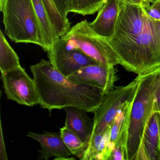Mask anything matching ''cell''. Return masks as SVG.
Returning a JSON list of instances; mask_svg holds the SVG:
<instances>
[{
    "mask_svg": "<svg viewBox=\"0 0 160 160\" xmlns=\"http://www.w3.org/2000/svg\"><path fill=\"white\" fill-rule=\"evenodd\" d=\"M115 32L107 41L119 64L128 72L143 74L160 67V20L142 6L119 4Z\"/></svg>",
    "mask_w": 160,
    "mask_h": 160,
    "instance_id": "obj_1",
    "label": "cell"
},
{
    "mask_svg": "<svg viewBox=\"0 0 160 160\" xmlns=\"http://www.w3.org/2000/svg\"><path fill=\"white\" fill-rule=\"evenodd\" d=\"M40 98L39 105L51 112L74 107L94 113L105 93L98 87L78 84L54 69L50 61L42 59L30 67Z\"/></svg>",
    "mask_w": 160,
    "mask_h": 160,
    "instance_id": "obj_2",
    "label": "cell"
},
{
    "mask_svg": "<svg viewBox=\"0 0 160 160\" xmlns=\"http://www.w3.org/2000/svg\"><path fill=\"white\" fill-rule=\"evenodd\" d=\"M137 89L133 100L126 143V160H135L145 129L155 113V94L160 84V67L136 77Z\"/></svg>",
    "mask_w": 160,
    "mask_h": 160,
    "instance_id": "obj_3",
    "label": "cell"
},
{
    "mask_svg": "<svg viewBox=\"0 0 160 160\" xmlns=\"http://www.w3.org/2000/svg\"><path fill=\"white\" fill-rule=\"evenodd\" d=\"M4 32L15 43H32L47 52L39 20L32 0H2Z\"/></svg>",
    "mask_w": 160,
    "mask_h": 160,
    "instance_id": "obj_4",
    "label": "cell"
},
{
    "mask_svg": "<svg viewBox=\"0 0 160 160\" xmlns=\"http://www.w3.org/2000/svg\"><path fill=\"white\" fill-rule=\"evenodd\" d=\"M60 38L68 47L79 49L98 63L114 66L119 64L107 40L96 34L86 20L73 26Z\"/></svg>",
    "mask_w": 160,
    "mask_h": 160,
    "instance_id": "obj_5",
    "label": "cell"
},
{
    "mask_svg": "<svg viewBox=\"0 0 160 160\" xmlns=\"http://www.w3.org/2000/svg\"><path fill=\"white\" fill-rule=\"evenodd\" d=\"M136 78L125 86L117 87L105 94L99 107L94 112L92 134L103 133L109 128L119 110L132 102L138 87Z\"/></svg>",
    "mask_w": 160,
    "mask_h": 160,
    "instance_id": "obj_6",
    "label": "cell"
},
{
    "mask_svg": "<svg viewBox=\"0 0 160 160\" xmlns=\"http://www.w3.org/2000/svg\"><path fill=\"white\" fill-rule=\"evenodd\" d=\"M1 79L6 97L22 105L33 107L40 103L36 85L21 66L1 72Z\"/></svg>",
    "mask_w": 160,
    "mask_h": 160,
    "instance_id": "obj_7",
    "label": "cell"
},
{
    "mask_svg": "<svg viewBox=\"0 0 160 160\" xmlns=\"http://www.w3.org/2000/svg\"><path fill=\"white\" fill-rule=\"evenodd\" d=\"M47 53L54 69L66 78L85 66L98 63L79 49L68 47L60 38Z\"/></svg>",
    "mask_w": 160,
    "mask_h": 160,
    "instance_id": "obj_8",
    "label": "cell"
},
{
    "mask_svg": "<svg viewBox=\"0 0 160 160\" xmlns=\"http://www.w3.org/2000/svg\"><path fill=\"white\" fill-rule=\"evenodd\" d=\"M118 72L114 66L96 63L79 69L67 78L75 83L98 87L106 94L118 80Z\"/></svg>",
    "mask_w": 160,
    "mask_h": 160,
    "instance_id": "obj_9",
    "label": "cell"
},
{
    "mask_svg": "<svg viewBox=\"0 0 160 160\" xmlns=\"http://www.w3.org/2000/svg\"><path fill=\"white\" fill-rule=\"evenodd\" d=\"M28 137L38 141L41 145V149L38 151L39 160H48L52 157L55 160H75L71 158L72 155L63 142L60 132H44L37 133L28 132Z\"/></svg>",
    "mask_w": 160,
    "mask_h": 160,
    "instance_id": "obj_10",
    "label": "cell"
},
{
    "mask_svg": "<svg viewBox=\"0 0 160 160\" xmlns=\"http://www.w3.org/2000/svg\"><path fill=\"white\" fill-rule=\"evenodd\" d=\"M160 160V114L152 115L145 129L135 160Z\"/></svg>",
    "mask_w": 160,
    "mask_h": 160,
    "instance_id": "obj_11",
    "label": "cell"
},
{
    "mask_svg": "<svg viewBox=\"0 0 160 160\" xmlns=\"http://www.w3.org/2000/svg\"><path fill=\"white\" fill-rule=\"evenodd\" d=\"M119 10L118 0H107L99 10L96 18L89 22L91 28L100 37L110 39L115 32Z\"/></svg>",
    "mask_w": 160,
    "mask_h": 160,
    "instance_id": "obj_12",
    "label": "cell"
},
{
    "mask_svg": "<svg viewBox=\"0 0 160 160\" xmlns=\"http://www.w3.org/2000/svg\"><path fill=\"white\" fill-rule=\"evenodd\" d=\"M66 113L65 125L76 133L83 142L88 144L92 133L93 121L83 109L74 107L64 108Z\"/></svg>",
    "mask_w": 160,
    "mask_h": 160,
    "instance_id": "obj_13",
    "label": "cell"
},
{
    "mask_svg": "<svg viewBox=\"0 0 160 160\" xmlns=\"http://www.w3.org/2000/svg\"><path fill=\"white\" fill-rule=\"evenodd\" d=\"M132 102L128 103L119 110L110 125V142L115 146L120 144L125 146L126 148Z\"/></svg>",
    "mask_w": 160,
    "mask_h": 160,
    "instance_id": "obj_14",
    "label": "cell"
},
{
    "mask_svg": "<svg viewBox=\"0 0 160 160\" xmlns=\"http://www.w3.org/2000/svg\"><path fill=\"white\" fill-rule=\"evenodd\" d=\"M109 132L110 128L103 133L91 135L80 160H108Z\"/></svg>",
    "mask_w": 160,
    "mask_h": 160,
    "instance_id": "obj_15",
    "label": "cell"
},
{
    "mask_svg": "<svg viewBox=\"0 0 160 160\" xmlns=\"http://www.w3.org/2000/svg\"><path fill=\"white\" fill-rule=\"evenodd\" d=\"M35 13L40 23L47 48V52L59 39L50 21L48 13L42 0H32Z\"/></svg>",
    "mask_w": 160,
    "mask_h": 160,
    "instance_id": "obj_16",
    "label": "cell"
},
{
    "mask_svg": "<svg viewBox=\"0 0 160 160\" xmlns=\"http://www.w3.org/2000/svg\"><path fill=\"white\" fill-rule=\"evenodd\" d=\"M21 66L15 51L10 45L2 31H0V70L9 71Z\"/></svg>",
    "mask_w": 160,
    "mask_h": 160,
    "instance_id": "obj_17",
    "label": "cell"
},
{
    "mask_svg": "<svg viewBox=\"0 0 160 160\" xmlns=\"http://www.w3.org/2000/svg\"><path fill=\"white\" fill-rule=\"evenodd\" d=\"M60 132L63 142L72 155L81 159L87 144L79 137L66 125L60 129Z\"/></svg>",
    "mask_w": 160,
    "mask_h": 160,
    "instance_id": "obj_18",
    "label": "cell"
},
{
    "mask_svg": "<svg viewBox=\"0 0 160 160\" xmlns=\"http://www.w3.org/2000/svg\"><path fill=\"white\" fill-rule=\"evenodd\" d=\"M107 0H69V13L83 16L93 15L104 5Z\"/></svg>",
    "mask_w": 160,
    "mask_h": 160,
    "instance_id": "obj_19",
    "label": "cell"
},
{
    "mask_svg": "<svg viewBox=\"0 0 160 160\" xmlns=\"http://www.w3.org/2000/svg\"><path fill=\"white\" fill-rule=\"evenodd\" d=\"M126 148L125 146L116 145L108 160H126Z\"/></svg>",
    "mask_w": 160,
    "mask_h": 160,
    "instance_id": "obj_20",
    "label": "cell"
},
{
    "mask_svg": "<svg viewBox=\"0 0 160 160\" xmlns=\"http://www.w3.org/2000/svg\"><path fill=\"white\" fill-rule=\"evenodd\" d=\"M61 14L65 18H68L69 13V0H53Z\"/></svg>",
    "mask_w": 160,
    "mask_h": 160,
    "instance_id": "obj_21",
    "label": "cell"
},
{
    "mask_svg": "<svg viewBox=\"0 0 160 160\" xmlns=\"http://www.w3.org/2000/svg\"><path fill=\"white\" fill-rule=\"evenodd\" d=\"M0 160H8V155H7L5 143H4L1 122V134H0Z\"/></svg>",
    "mask_w": 160,
    "mask_h": 160,
    "instance_id": "obj_22",
    "label": "cell"
},
{
    "mask_svg": "<svg viewBox=\"0 0 160 160\" xmlns=\"http://www.w3.org/2000/svg\"><path fill=\"white\" fill-rule=\"evenodd\" d=\"M149 16L152 18L160 21V8L152 4L148 9H145Z\"/></svg>",
    "mask_w": 160,
    "mask_h": 160,
    "instance_id": "obj_23",
    "label": "cell"
},
{
    "mask_svg": "<svg viewBox=\"0 0 160 160\" xmlns=\"http://www.w3.org/2000/svg\"><path fill=\"white\" fill-rule=\"evenodd\" d=\"M118 2L119 4L122 3H124V2H127V3L140 5V6H142L145 9H148L150 6V5H148L144 1V0H118Z\"/></svg>",
    "mask_w": 160,
    "mask_h": 160,
    "instance_id": "obj_24",
    "label": "cell"
},
{
    "mask_svg": "<svg viewBox=\"0 0 160 160\" xmlns=\"http://www.w3.org/2000/svg\"><path fill=\"white\" fill-rule=\"evenodd\" d=\"M154 112H159L160 114V84L155 92L154 102Z\"/></svg>",
    "mask_w": 160,
    "mask_h": 160,
    "instance_id": "obj_25",
    "label": "cell"
},
{
    "mask_svg": "<svg viewBox=\"0 0 160 160\" xmlns=\"http://www.w3.org/2000/svg\"><path fill=\"white\" fill-rule=\"evenodd\" d=\"M152 4L156 5L160 8V0H155L153 3H152Z\"/></svg>",
    "mask_w": 160,
    "mask_h": 160,
    "instance_id": "obj_26",
    "label": "cell"
},
{
    "mask_svg": "<svg viewBox=\"0 0 160 160\" xmlns=\"http://www.w3.org/2000/svg\"><path fill=\"white\" fill-rule=\"evenodd\" d=\"M154 1L155 0H144V1L148 5H150V3H153Z\"/></svg>",
    "mask_w": 160,
    "mask_h": 160,
    "instance_id": "obj_27",
    "label": "cell"
},
{
    "mask_svg": "<svg viewBox=\"0 0 160 160\" xmlns=\"http://www.w3.org/2000/svg\"></svg>",
    "mask_w": 160,
    "mask_h": 160,
    "instance_id": "obj_28",
    "label": "cell"
},
{
    "mask_svg": "<svg viewBox=\"0 0 160 160\" xmlns=\"http://www.w3.org/2000/svg\"><path fill=\"white\" fill-rule=\"evenodd\" d=\"M2 1V0H0V1Z\"/></svg>",
    "mask_w": 160,
    "mask_h": 160,
    "instance_id": "obj_29",
    "label": "cell"
}]
</instances>
